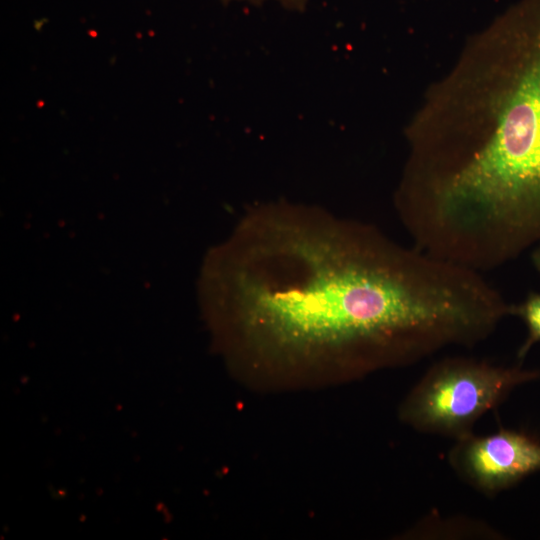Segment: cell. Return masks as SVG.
<instances>
[{"label": "cell", "instance_id": "7", "mask_svg": "<svg viewBox=\"0 0 540 540\" xmlns=\"http://www.w3.org/2000/svg\"><path fill=\"white\" fill-rule=\"evenodd\" d=\"M281 1H283V2H285V3H289V4H292V3H293V5H297V4L303 2V0H281Z\"/></svg>", "mask_w": 540, "mask_h": 540}, {"label": "cell", "instance_id": "3", "mask_svg": "<svg viewBox=\"0 0 540 540\" xmlns=\"http://www.w3.org/2000/svg\"><path fill=\"white\" fill-rule=\"evenodd\" d=\"M540 378V371L495 365L469 357L434 363L402 401L398 417L421 432L456 440L472 433L474 423L498 407L519 385Z\"/></svg>", "mask_w": 540, "mask_h": 540}, {"label": "cell", "instance_id": "6", "mask_svg": "<svg viewBox=\"0 0 540 540\" xmlns=\"http://www.w3.org/2000/svg\"><path fill=\"white\" fill-rule=\"evenodd\" d=\"M531 261L535 269L540 273V243L534 248L531 253Z\"/></svg>", "mask_w": 540, "mask_h": 540}, {"label": "cell", "instance_id": "1", "mask_svg": "<svg viewBox=\"0 0 540 540\" xmlns=\"http://www.w3.org/2000/svg\"><path fill=\"white\" fill-rule=\"evenodd\" d=\"M210 306L244 378L344 382L487 339L503 294L476 270L365 222L254 206L216 252Z\"/></svg>", "mask_w": 540, "mask_h": 540}, {"label": "cell", "instance_id": "4", "mask_svg": "<svg viewBox=\"0 0 540 540\" xmlns=\"http://www.w3.org/2000/svg\"><path fill=\"white\" fill-rule=\"evenodd\" d=\"M449 461L469 485L495 495L540 471V439L505 428L488 436L471 433L457 440Z\"/></svg>", "mask_w": 540, "mask_h": 540}, {"label": "cell", "instance_id": "2", "mask_svg": "<svg viewBox=\"0 0 540 540\" xmlns=\"http://www.w3.org/2000/svg\"><path fill=\"white\" fill-rule=\"evenodd\" d=\"M507 44L495 126L438 152L425 199L439 242L482 270L540 243V0L523 10Z\"/></svg>", "mask_w": 540, "mask_h": 540}, {"label": "cell", "instance_id": "5", "mask_svg": "<svg viewBox=\"0 0 540 540\" xmlns=\"http://www.w3.org/2000/svg\"><path fill=\"white\" fill-rule=\"evenodd\" d=\"M511 315L518 316L528 331L525 341L517 351L518 360H522L531 347L540 342V292H531L520 304L512 305Z\"/></svg>", "mask_w": 540, "mask_h": 540}]
</instances>
